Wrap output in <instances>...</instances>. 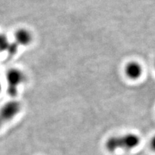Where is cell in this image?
<instances>
[{"mask_svg": "<svg viewBox=\"0 0 155 155\" xmlns=\"http://www.w3.org/2000/svg\"><path fill=\"white\" fill-rule=\"evenodd\" d=\"M139 136L134 133H127L122 136H115L107 139L105 146L108 151L114 152L117 150L130 151L137 147L140 143Z\"/></svg>", "mask_w": 155, "mask_h": 155, "instance_id": "obj_1", "label": "cell"}, {"mask_svg": "<svg viewBox=\"0 0 155 155\" xmlns=\"http://www.w3.org/2000/svg\"><path fill=\"white\" fill-rule=\"evenodd\" d=\"M25 80L23 72L16 68L9 69L6 74V80L7 83V90L9 95L16 96L18 89Z\"/></svg>", "mask_w": 155, "mask_h": 155, "instance_id": "obj_2", "label": "cell"}, {"mask_svg": "<svg viewBox=\"0 0 155 155\" xmlns=\"http://www.w3.org/2000/svg\"><path fill=\"white\" fill-rule=\"evenodd\" d=\"M21 104L18 101H10L0 109V129L12 120L21 110Z\"/></svg>", "mask_w": 155, "mask_h": 155, "instance_id": "obj_3", "label": "cell"}, {"mask_svg": "<svg viewBox=\"0 0 155 155\" xmlns=\"http://www.w3.org/2000/svg\"><path fill=\"white\" fill-rule=\"evenodd\" d=\"M124 72L129 80H138L143 74V67L138 61H130L125 65Z\"/></svg>", "mask_w": 155, "mask_h": 155, "instance_id": "obj_4", "label": "cell"}, {"mask_svg": "<svg viewBox=\"0 0 155 155\" xmlns=\"http://www.w3.org/2000/svg\"><path fill=\"white\" fill-rule=\"evenodd\" d=\"M33 36L31 32L24 28H19L14 33V41L18 45L27 46L32 41Z\"/></svg>", "mask_w": 155, "mask_h": 155, "instance_id": "obj_5", "label": "cell"}, {"mask_svg": "<svg viewBox=\"0 0 155 155\" xmlns=\"http://www.w3.org/2000/svg\"><path fill=\"white\" fill-rule=\"evenodd\" d=\"M10 43L7 36L0 34V52H7Z\"/></svg>", "mask_w": 155, "mask_h": 155, "instance_id": "obj_6", "label": "cell"}, {"mask_svg": "<svg viewBox=\"0 0 155 155\" xmlns=\"http://www.w3.org/2000/svg\"><path fill=\"white\" fill-rule=\"evenodd\" d=\"M18 47H19V45L14 41L13 42L10 43L7 52L10 56H13L14 54H16V53L18 52Z\"/></svg>", "mask_w": 155, "mask_h": 155, "instance_id": "obj_7", "label": "cell"}, {"mask_svg": "<svg viewBox=\"0 0 155 155\" xmlns=\"http://www.w3.org/2000/svg\"><path fill=\"white\" fill-rule=\"evenodd\" d=\"M150 145H151V149L153 150L154 151H155V135L151 138V142H150Z\"/></svg>", "mask_w": 155, "mask_h": 155, "instance_id": "obj_8", "label": "cell"}, {"mask_svg": "<svg viewBox=\"0 0 155 155\" xmlns=\"http://www.w3.org/2000/svg\"><path fill=\"white\" fill-rule=\"evenodd\" d=\"M1 90H2V85L0 84V91H1Z\"/></svg>", "mask_w": 155, "mask_h": 155, "instance_id": "obj_9", "label": "cell"}, {"mask_svg": "<svg viewBox=\"0 0 155 155\" xmlns=\"http://www.w3.org/2000/svg\"><path fill=\"white\" fill-rule=\"evenodd\" d=\"M154 69H155V61H154Z\"/></svg>", "mask_w": 155, "mask_h": 155, "instance_id": "obj_10", "label": "cell"}]
</instances>
